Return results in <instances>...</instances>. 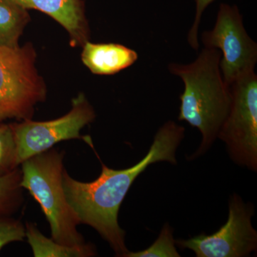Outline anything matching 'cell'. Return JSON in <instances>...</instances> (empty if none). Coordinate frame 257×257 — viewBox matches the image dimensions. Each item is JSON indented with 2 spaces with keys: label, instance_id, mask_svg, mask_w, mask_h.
<instances>
[{
  "label": "cell",
  "instance_id": "6da1fadb",
  "mask_svg": "<svg viewBox=\"0 0 257 257\" xmlns=\"http://www.w3.org/2000/svg\"><path fill=\"white\" fill-rule=\"evenodd\" d=\"M184 133V126L173 121H167L159 128L143 160L124 170H114L101 162L100 175L93 182L76 180L64 169L62 184L69 204L81 224L95 229L116 256L124 257L128 252L125 231L120 227L118 214L130 187L150 165L161 162L177 165L176 154Z\"/></svg>",
  "mask_w": 257,
  "mask_h": 257
},
{
  "label": "cell",
  "instance_id": "7a4b0ae2",
  "mask_svg": "<svg viewBox=\"0 0 257 257\" xmlns=\"http://www.w3.org/2000/svg\"><path fill=\"white\" fill-rule=\"evenodd\" d=\"M221 57L217 49L204 47L194 62L168 65L170 73L182 79L184 85L178 119L202 135L200 145L190 160L202 156L212 146L229 110L231 90L221 74Z\"/></svg>",
  "mask_w": 257,
  "mask_h": 257
},
{
  "label": "cell",
  "instance_id": "3957f363",
  "mask_svg": "<svg viewBox=\"0 0 257 257\" xmlns=\"http://www.w3.org/2000/svg\"><path fill=\"white\" fill-rule=\"evenodd\" d=\"M64 157V151L51 148L24 161L20 185L40 204L52 239L66 246H82L86 241L77 229L81 221L67 201L62 184Z\"/></svg>",
  "mask_w": 257,
  "mask_h": 257
},
{
  "label": "cell",
  "instance_id": "277c9868",
  "mask_svg": "<svg viewBox=\"0 0 257 257\" xmlns=\"http://www.w3.org/2000/svg\"><path fill=\"white\" fill-rule=\"evenodd\" d=\"M35 62L36 52L31 44L0 47V122L30 119L35 106L46 99V86Z\"/></svg>",
  "mask_w": 257,
  "mask_h": 257
},
{
  "label": "cell",
  "instance_id": "5b68a950",
  "mask_svg": "<svg viewBox=\"0 0 257 257\" xmlns=\"http://www.w3.org/2000/svg\"><path fill=\"white\" fill-rule=\"evenodd\" d=\"M229 110L217 138L236 165L257 171V75L244 74L229 86Z\"/></svg>",
  "mask_w": 257,
  "mask_h": 257
},
{
  "label": "cell",
  "instance_id": "8992f818",
  "mask_svg": "<svg viewBox=\"0 0 257 257\" xmlns=\"http://www.w3.org/2000/svg\"><path fill=\"white\" fill-rule=\"evenodd\" d=\"M201 40L206 48L220 50L219 65L227 85L244 74L254 72L257 45L246 32L236 5L221 4L214 28L203 32Z\"/></svg>",
  "mask_w": 257,
  "mask_h": 257
},
{
  "label": "cell",
  "instance_id": "52a82bcc",
  "mask_svg": "<svg viewBox=\"0 0 257 257\" xmlns=\"http://www.w3.org/2000/svg\"><path fill=\"white\" fill-rule=\"evenodd\" d=\"M95 117L94 108L85 95L80 93L72 100L71 110L60 118L46 121L29 119L12 124L18 147L19 165L62 141L82 139L90 144V139L83 138L80 132Z\"/></svg>",
  "mask_w": 257,
  "mask_h": 257
},
{
  "label": "cell",
  "instance_id": "ba28073f",
  "mask_svg": "<svg viewBox=\"0 0 257 257\" xmlns=\"http://www.w3.org/2000/svg\"><path fill=\"white\" fill-rule=\"evenodd\" d=\"M254 207L234 193L230 197L227 221L211 235L201 234L175 244L197 257H245L257 250V231L251 224Z\"/></svg>",
  "mask_w": 257,
  "mask_h": 257
},
{
  "label": "cell",
  "instance_id": "9c48e42d",
  "mask_svg": "<svg viewBox=\"0 0 257 257\" xmlns=\"http://www.w3.org/2000/svg\"><path fill=\"white\" fill-rule=\"evenodd\" d=\"M25 9L39 10L53 18L69 35L71 46L89 41V29L82 0H15Z\"/></svg>",
  "mask_w": 257,
  "mask_h": 257
},
{
  "label": "cell",
  "instance_id": "30bf717a",
  "mask_svg": "<svg viewBox=\"0 0 257 257\" xmlns=\"http://www.w3.org/2000/svg\"><path fill=\"white\" fill-rule=\"evenodd\" d=\"M138 60L136 51L120 44L88 41L83 45V63L94 74L112 75L128 68Z\"/></svg>",
  "mask_w": 257,
  "mask_h": 257
},
{
  "label": "cell",
  "instance_id": "8fae6325",
  "mask_svg": "<svg viewBox=\"0 0 257 257\" xmlns=\"http://www.w3.org/2000/svg\"><path fill=\"white\" fill-rule=\"evenodd\" d=\"M26 238L35 257H92L97 254L94 244L86 243L79 246H69L56 242L42 234L37 225L27 222Z\"/></svg>",
  "mask_w": 257,
  "mask_h": 257
},
{
  "label": "cell",
  "instance_id": "7c38bea8",
  "mask_svg": "<svg viewBox=\"0 0 257 257\" xmlns=\"http://www.w3.org/2000/svg\"><path fill=\"white\" fill-rule=\"evenodd\" d=\"M30 21L28 10L15 0H0V47L17 48Z\"/></svg>",
  "mask_w": 257,
  "mask_h": 257
},
{
  "label": "cell",
  "instance_id": "4fadbf2b",
  "mask_svg": "<svg viewBox=\"0 0 257 257\" xmlns=\"http://www.w3.org/2000/svg\"><path fill=\"white\" fill-rule=\"evenodd\" d=\"M22 171L20 167L0 177V216H12L24 202L23 187L20 185Z\"/></svg>",
  "mask_w": 257,
  "mask_h": 257
},
{
  "label": "cell",
  "instance_id": "5bb4252c",
  "mask_svg": "<svg viewBox=\"0 0 257 257\" xmlns=\"http://www.w3.org/2000/svg\"><path fill=\"white\" fill-rule=\"evenodd\" d=\"M19 167L18 147L13 126L0 122V177Z\"/></svg>",
  "mask_w": 257,
  "mask_h": 257
},
{
  "label": "cell",
  "instance_id": "9a60e30c",
  "mask_svg": "<svg viewBox=\"0 0 257 257\" xmlns=\"http://www.w3.org/2000/svg\"><path fill=\"white\" fill-rule=\"evenodd\" d=\"M181 255L175 246L173 236V229L166 223L161 230L158 237L150 247L143 251H128L124 257H179Z\"/></svg>",
  "mask_w": 257,
  "mask_h": 257
},
{
  "label": "cell",
  "instance_id": "2e32d148",
  "mask_svg": "<svg viewBox=\"0 0 257 257\" xmlns=\"http://www.w3.org/2000/svg\"><path fill=\"white\" fill-rule=\"evenodd\" d=\"M26 238L25 226L12 216H0V251L5 245L23 241Z\"/></svg>",
  "mask_w": 257,
  "mask_h": 257
},
{
  "label": "cell",
  "instance_id": "e0dca14e",
  "mask_svg": "<svg viewBox=\"0 0 257 257\" xmlns=\"http://www.w3.org/2000/svg\"><path fill=\"white\" fill-rule=\"evenodd\" d=\"M214 1L215 0H195V17H194V22H193L192 27L187 35V41L193 50H198L199 49L198 32H199V25H200L202 15L207 7Z\"/></svg>",
  "mask_w": 257,
  "mask_h": 257
}]
</instances>
